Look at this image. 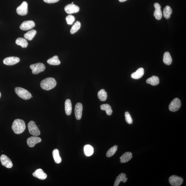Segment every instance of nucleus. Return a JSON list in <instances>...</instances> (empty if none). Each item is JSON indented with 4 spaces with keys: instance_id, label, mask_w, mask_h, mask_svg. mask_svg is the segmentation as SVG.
Returning a JSON list of instances; mask_svg holds the SVG:
<instances>
[{
    "instance_id": "f257e3e1",
    "label": "nucleus",
    "mask_w": 186,
    "mask_h": 186,
    "mask_svg": "<svg viewBox=\"0 0 186 186\" xmlns=\"http://www.w3.org/2000/svg\"><path fill=\"white\" fill-rule=\"evenodd\" d=\"M12 129L15 134H21L26 129L25 122L21 119L15 120L12 124Z\"/></svg>"
},
{
    "instance_id": "f03ea898",
    "label": "nucleus",
    "mask_w": 186,
    "mask_h": 186,
    "mask_svg": "<svg viewBox=\"0 0 186 186\" xmlns=\"http://www.w3.org/2000/svg\"><path fill=\"white\" fill-rule=\"evenodd\" d=\"M57 85L56 80L54 78H47L41 81L40 86L43 89L45 90H49L54 88Z\"/></svg>"
},
{
    "instance_id": "7ed1b4c3",
    "label": "nucleus",
    "mask_w": 186,
    "mask_h": 186,
    "mask_svg": "<svg viewBox=\"0 0 186 186\" xmlns=\"http://www.w3.org/2000/svg\"><path fill=\"white\" fill-rule=\"evenodd\" d=\"M15 93L19 97L24 100L29 99L32 97L31 94L26 89L21 87H16L15 89Z\"/></svg>"
},
{
    "instance_id": "20e7f679",
    "label": "nucleus",
    "mask_w": 186,
    "mask_h": 186,
    "mask_svg": "<svg viewBox=\"0 0 186 186\" xmlns=\"http://www.w3.org/2000/svg\"><path fill=\"white\" fill-rule=\"evenodd\" d=\"M28 127L29 132L32 135L37 136L40 135V131L35 122L30 121L28 124Z\"/></svg>"
},
{
    "instance_id": "39448f33",
    "label": "nucleus",
    "mask_w": 186,
    "mask_h": 186,
    "mask_svg": "<svg viewBox=\"0 0 186 186\" xmlns=\"http://www.w3.org/2000/svg\"><path fill=\"white\" fill-rule=\"evenodd\" d=\"M30 69L32 70V73L35 74H38L45 71V65L42 63H37L30 65Z\"/></svg>"
},
{
    "instance_id": "423d86ee",
    "label": "nucleus",
    "mask_w": 186,
    "mask_h": 186,
    "mask_svg": "<svg viewBox=\"0 0 186 186\" xmlns=\"http://www.w3.org/2000/svg\"><path fill=\"white\" fill-rule=\"evenodd\" d=\"M181 105L180 100L178 98H176L171 102L168 108L170 111L176 112L180 109Z\"/></svg>"
},
{
    "instance_id": "0eeeda50",
    "label": "nucleus",
    "mask_w": 186,
    "mask_h": 186,
    "mask_svg": "<svg viewBox=\"0 0 186 186\" xmlns=\"http://www.w3.org/2000/svg\"><path fill=\"white\" fill-rule=\"evenodd\" d=\"M183 181L182 178L175 175L170 176L169 178L170 184L172 186H180L182 184Z\"/></svg>"
},
{
    "instance_id": "6e6552de",
    "label": "nucleus",
    "mask_w": 186,
    "mask_h": 186,
    "mask_svg": "<svg viewBox=\"0 0 186 186\" xmlns=\"http://www.w3.org/2000/svg\"><path fill=\"white\" fill-rule=\"evenodd\" d=\"M16 12L21 16H25L28 13V4L26 1H23L21 5L17 8Z\"/></svg>"
},
{
    "instance_id": "1a4fd4ad",
    "label": "nucleus",
    "mask_w": 186,
    "mask_h": 186,
    "mask_svg": "<svg viewBox=\"0 0 186 186\" xmlns=\"http://www.w3.org/2000/svg\"><path fill=\"white\" fill-rule=\"evenodd\" d=\"M65 10L67 14H71L78 12L80 10V8L78 6L71 4L65 6Z\"/></svg>"
},
{
    "instance_id": "9d476101",
    "label": "nucleus",
    "mask_w": 186,
    "mask_h": 186,
    "mask_svg": "<svg viewBox=\"0 0 186 186\" xmlns=\"http://www.w3.org/2000/svg\"><path fill=\"white\" fill-rule=\"evenodd\" d=\"M0 160L2 165L6 168H11L12 167L13 164L12 161L7 155L4 154L1 155Z\"/></svg>"
},
{
    "instance_id": "9b49d317",
    "label": "nucleus",
    "mask_w": 186,
    "mask_h": 186,
    "mask_svg": "<svg viewBox=\"0 0 186 186\" xmlns=\"http://www.w3.org/2000/svg\"><path fill=\"white\" fill-rule=\"evenodd\" d=\"M35 26L34 22L32 21H24L21 24L20 28L23 30H27L33 28Z\"/></svg>"
},
{
    "instance_id": "f8f14e48",
    "label": "nucleus",
    "mask_w": 186,
    "mask_h": 186,
    "mask_svg": "<svg viewBox=\"0 0 186 186\" xmlns=\"http://www.w3.org/2000/svg\"><path fill=\"white\" fill-rule=\"evenodd\" d=\"M20 59L16 57H10L4 59L3 63L4 64L8 65H14L18 63Z\"/></svg>"
},
{
    "instance_id": "ddd939ff",
    "label": "nucleus",
    "mask_w": 186,
    "mask_h": 186,
    "mask_svg": "<svg viewBox=\"0 0 186 186\" xmlns=\"http://www.w3.org/2000/svg\"><path fill=\"white\" fill-rule=\"evenodd\" d=\"M41 141V139L40 137L35 136L28 138L27 140V143L30 147L33 148L36 144L40 143Z\"/></svg>"
},
{
    "instance_id": "4468645a",
    "label": "nucleus",
    "mask_w": 186,
    "mask_h": 186,
    "mask_svg": "<svg viewBox=\"0 0 186 186\" xmlns=\"http://www.w3.org/2000/svg\"><path fill=\"white\" fill-rule=\"evenodd\" d=\"M83 110L82 105L81 103H78L76 105L75 107V115L76 119L80 120L82 117Z\"/></svg>"
},
{
    "instance_id": "2eb2a0df",
    "label": "nucleus",
    "mask_w": 186,
    "mask_h": 186,
    "mask_svg": "<svg viewBox=\"0 0 186 186\" xmlns=\"http://www.w3.org/2000/svg\"><path fill=\"white\" fill-rule=\"evenodd\" d=\"M154 7L155 10L154 12V16L156 19L160 20L162 16V13L161 10V6L159 3H155L154 4Z\"/></svg>"
},
{
    "instance_id": "dca6fc26",
    "label": "nucleus",
    "mask_w": 186,
    "mask_h": 186,
    "mask_svg": "<svg viewBox=\"0 0 186 186\" xmlns=\"http://www.w3.org/2000/svg\"><path fill=\"white\" fill-rule=\"evenodd\" d=\"M34 176L40 180H44L47 178V175L41 168L37 169L32 174Z\"/></svg>"
},
{
    "instance_id": "f3484780",
    "label": "nucleus",
    "mask_w": 186,
    "mask_h": 186,
    "mask_svg": "<svg viewBox=\"0 0 186 186\" xmlns=\"http://www.w3.org/2000/svg\"><path fill=\"white\" fill-rule=\"evenodd\" d=\"M127 180L128 178H126V175L124 173L120 174L119 175V176H117L116 178L114 186H119L121 182L122 181L124 183H125Z\"/></svg>"
},
{
    "instance_id": "a211bd4d",
    "label": "nucleus",
    "mask_w": 186,
    "mask_h": 186,
    "mask_svg": "<svg viewBox=\"0 0 186 186\" xmlns=\"http://www.w3.org/2000/svg\"><path fill=\"white\" fill-rule=\"evenodd\" d=\"M132 154L131 152H126L122 154L120 157V162L121 163H126L130 161L132 158Z\"/></svg>"
},
{
    "instance_id": "6ab92c4d",
    "label": "nucleus",
    "mask_w": 186,
    "mask_h": 186,
    "mask_svg": "<svg viewBox=\"0 0 186 186\" xmlns=\"http://www.w3.org/2000/svg\"><path fill=\"white\" fill-rule=\"evenodd\" d=\"M144 74V69L143 68L138 69L136 72L133 73L131 75V77L135 79H138L142 77Z\"/></svg>"
},
{
    "instance_id": "aec40b11",
    "label": "nucleus",
    "mask_w": 186,
    "mask_h": 186,
    "mask_svg": "<svg viewBox=\"0 0 186 186\" xmlns=\"http://www.w3.org/2000/svg\"><path fill=\"white\" fill-rule=\"evenodd\" d=\"M72 104L71 100L68 99L65 102V110L67 115H71L72 112Z\"/></svg>"
},
{
    "instance_id": "412c9836",
    "label": "nucleus",
    "mask_w": 186,
    "mask_h": 186,
    "mask_svg": "<svg viewBox=\"0 0 186 186\" xmlns=\"http://www.w3.org/2000/svg\"><path fill=\"white\" fill-rule=\"evenodd\" d=\"M159 82V78L156 76H153L146 80L147 84H150L152 86H156L158 85Z\"/></svg>"
},
{
    "instance_id": "4be33fe9",
    "label": "nucleus",
    "mask_w": 186,
    "mask_h": 186,
    "mask_svg": "<svg viewBox=\"0 0 186 186\" xmlns=\"http://www.w3.org/2000/svg\"><path fill=\"white\" fill-rule=\"evenodd\" d=\"M163 61L165 64L169 65L171 64L172 62L171 56L169 52H166L164 54Z\"/></svg>"
},
{
    "instance_id": "5701e85b",
    "label": "nucleus",
    "mask_w": 186,
    "mask_h": 186,
    "mask_svg": "<svg viewBox=\"0 0 186 186\" xmlns=\"http://www.w3.org/2000/svg\"><path fill=\"white\" fill-rule=\"evenodd\" d=\"M47 62L49 65H58L60 64V61L57 56H54L49 59L47 60Z\"/></svg>"
},
{
    "instance_id": "b1692460",
    "label": "nucleus",
    "mask_w": 186,
    "mask_h": 186,
    "mask_svg": "<svg viewBox=\"0 0 186 186\" xmlns=\"http://www.w3.org/2000/svg\"><path fill=\"white\" fill-rule=\"evenodd\" d=\"M52 155H53V158L55 163L59 164L61 162L62 159L60 156L59 150L57 149H55L53 150L52 152Z\"/></svg>"
},
{
    "instance_id": "393cba45",
    "label": "nucleus",
    "mask_w": 186,
    "mask_h": 186,
    "mask_svg": "<svg viewBox=\"0 0 186 186\" xmlns=\"http://www.w3.org/2000/svg\"><path fill=\"white\" fill-rule=\"evenodd\" d=\"M100 108L102 110H104L106 112L107 114L108 115H111L112 113V109L111 107L108 104H103L101 105Z\"/></svg>"
},
{
    "instance_id": "a878e982",
    "label": "nucleus",
    "mask_w": 186,
    "mask_h": 186,
    "mask_svg": "<svg viewBox=\"0 0 186 186\" xmlns=\"http://www.w3.org/2000/svg\"><path fill=\"white\" fill-rule=\"evenodd\" d=\"M98 97L101 101H105L107 98V94L106 91L104 89L101 90L98 92Z\"/></svg>"
},
{
    "instance_id": "bb28decb",
    "label": "nucleus",
    "mask_w": 186,
    "mask_h": 186,
    "mask_svg": "<svg viewBox=\"0 0 186 186\" xmlns=\"http://www.w3.org/2000/svg\"><path fill=\"white\" fill-rule=\"evenodd\" d=\"M172 12V10L171 8L169 6H166L165 8L164 9L163 11V16L166 19H169Z\"/></svg>"
},
{
    "instance_id": "cd10ccee",
    "label": "nucleus",
    "mask_w": 186,
    "mask_h": 186,
    "mask_svg": "<svg viewBox=\"0 0 186 186\" xmlns=\"http://www.w3.org/2000/svg\"><path fill=\"white\" fill-rule=\"evenodd\" d=\"M37 33V31L36 30L33 29L27 32L25 34L24 37L26 39L29 40H32L34 38Z\"/></svg>"
},
{
    "instance_id": "c85d7f7f",
    "label": "nucleus",
    "mask_w": 186,
    "mask_h": 186,
    "mask_svg": "<svg viewBox=\"0 0 186 186\" xmlns=\"http://www.w3.org/2000/svg\"><path fill=\"white\" fill-rule=\"evenodd\" d=\"M16 43L17 45L21 46L23 48L27 47L28 43L25 39L22 38H18L16 39Z\"/></svg>"
},
{
    "instance_id": "c756f323",
    "label": "nucleus",
    "mask_w": 186,
    "mask_h": 186,
    "mask_svg": "<svg viewBox=\"0 0 186 186\" xmlns=\"http://www.w3.org/2000/svg\"><path fill=\"white\" fill-rule=\"evenodd\" d=\"M84 151L85 155L87 157L92 155L94 151L93 147L90 145H85L84 147Z\"/></svg>"
},
{
    "instance_id": "7c9ffc66",
    "label": "nucleus",
    "mask_w": 186,
    "mask_h": 186,
    "mask_svg": "<svg viewBox=\"0 0 186 186\" xmlns=\"http://www.w3.org/2000/svg\"><path fill=\"white\" fill-rule=\"evenodd\" d=\"M81 23L79 21H76L74 25L72 26L71 30V33L72 34H74L77 32L80 29Z\"/></svg>"
},
{
    "instance_id": "2f4dec72",
    "label": "nucleus",
    "mask_w": 186,
    "mask_h": 186,
    "mask_svg": "<svg viewBox=\"0 0 186 186\" xmlns=\"http://www.w3.org/2000/svg\"><path fill=\"white\" fill-rule=\"evenodd\" d=\"M118 149V146L115 145L111 148L108 150L106 154L107 157H110L114 155L116 152L117 151Z\"/></svg>"
},
{
    "instance_id": "473e14b6",
    "label": "nucleus",
    "mask_w": 186,
    "mask_h": 186,
    "mask_svg": "<svg viewBox=\"0 0 186 186\" xmlns=\"http://www.w3.org/2000/svg\"><path fill=\"white\" fill-rule=\"evenodd\" d=\"M65 19H66L68 24L69 25L73 24L74 21H75L74 17L71 15H68L65 18Z\"/></svg>"
},
{
    "instance_id": "72a5a7b5",
    "label": "nucleus",
    "mask_w": 186,
    "mask_h": 186,
    "mask_svg": "<svg viewBox=\"0 0 186 186\" xmlns=\"http://www.w3.org/2000/svg\"><path fill=\"white\" fill-rule=\"evenodd\" d=\"M125 120L127 123L129 124H131L132 123L133 121L131 116L128 112H126L125 113Z\"/></svg>"
},
{
    "instance_id": "f704fd0d",
    "label": "nucleus",
    "mask_w": 186,
    "mask_h": 186,
    "mask_svg": "<svg viewBox=\"0 0 186 186\" xmlns=\"http://www.w3.org/2000/svg\"><path fill=\"white\" fill-rule=\"evenodd\" d=\"M46 3L49 4L54 3L58 2L60 0H43Z\"/></svg>"
},
{
    "instance_id": "c9c22d12",
    "label": "nucleus",
    "mask_w": 186,
    "mask_h": 186,
    "mask_svg": "<svg viewBox=\"0 0 186 186\" xmlns=\"http://www.w3.org/2000/svg\"><path fill=\"white\" fill-rule=\"evenodd\" d=\"M119 1L120 2H123L126 1L127 0H119Z\"/></svg>"
},
{
    "instance_id": "e433bc0d",
    "label": "nucleus",
    "mask_w": 186,
    "mask_h": 186,
    "mask_svg": "<svg viewBox=\"0 0 186 186\" xmlns=\"http://www.w3.org/2000/svg\"><path fill=\"white\" fill-rule=\"evenodd\" d=\"M1 92H0V98H1Z\"/></svg>"
},
{
    "instance_id": "4c0bfd02",
    "label": "nucleus",
    "mask_w": 186,
    "mask_h": 186,
    "mask_svg": "<svg viewBox=\"0 0 186 186\" xmlns=\"http://www.w3.org/2000/svg\"><path fill=\"white\" fill-rule=\"evenodd\" d=\"M73 3H74L73 2H72V4H73Z\"/></svg>"
}]
</instances>
